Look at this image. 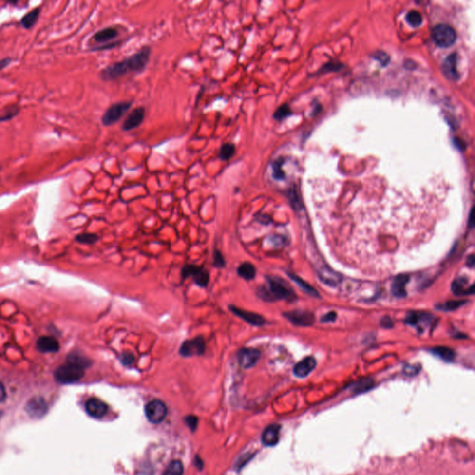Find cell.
<instances>
[{"label":"cell","mask_w":475,"mask_h":475,"mask_svg":"<svg viewBox=\"0 0 475 475\" xmlns=\"http://www.w3.org/2000/svg\"><path fill=\"white\" fill-rule=\"evenodd\" d=\"M466 301H449L447 302L446 304H439L437 307V309H440V310L443 311H453L456 310V308L460 307L461 305H463L465 304Z\"/></svg>","instance_id":"obj_33"},{"label":"cell","mask_w":475,"mask_h":475,"mask_svg":"<svg viewBox=\"0 0 475 475\" xmlns=\"http://www.w3.org/2000/svg\"><path fill=\"white\" fill-rule=\"evenodd\" d=\"M237 272H238V275L240 277H242L244 280H247V281L252 280L256 274V270H255V267L253 266V265H252L251 263L247 262L242 264L238 267Z\"/></svg>","instance_id":"obj_25"},{"label":"cell","mask_w":475,"mask_h":475,"mask_svg":"<svg viewBox=\"0 0 475 475\" xmlns=\"http://www.w3.org/2000/svg\"><path fill=\"white\" fill-rule=\"evenodd\" d=\"M260 351L254 348H243L238 352V360L243 369L253 367L260 359Z\"/></svg>","instance_id":"obj_11"},{"label":"cell","mask_w":475,"mask_h":475,"mask_svg":"<svg viewBox=\"0 0 475 475\" xmlns=\"http://www.w3.org/2000/svg\"><path fill=\"white\" fill-rule=\"evenodd\" d=\"M409 281V278L407 275H399L392 284L391 291L392 293L398 297V298H403L407 296V291H406V285Z\"/></svg>","instance_id":"obj_20"},{"label":"cell","mask_w":475,"mask_h":475,"mask_svg":"<svg viewBox=\"0 0 475 475\" xmlns=\"http://www.w3.org/2000/svg\"><path fill=\"white\" fill-rule=\"evenodd\" d=\"M267 285L258 289L257 294L264 301L274 302L277 300L292 301L296 299L293 290L280 278L267 277Z\"/></svg>","instance_id":"obj_3"},{"label":"cell","mask_w":475,"mask_h":475,"mask_svg":"<svg viewBox=\"0 0 475 475\" xmlns=\"http://www.w3.org/2000/svg\"><path fill=\"white\" fill-rule=\"evenodd\" d=\"M317 366L316 359L312 357H307L297 363L293 368V373L298 378H304L308 376Z\"/></svg>","instance_id":"obj_15"},{"label":"cell","mask_w":475,"mask_h":475,"mask_svg":"<svg viewBox=\"0 0 475 475\" xmlns=\"http://www.w3.org/2000/svg\"><path fill=\"white\" fill-rule=\"evenodd\" d=\"M132 106V101H120L112 104L101 117V123L105 126H114Z\"/></svg>","instance_id":"obj_6"},{"label":"cell","mask_w":475,"mask_h":475,"mask_svg":"<svg viewBox=\"0 0 475 475\" xmlns=\"http://www.w3.org/2000/svg\"><path fill=\"white\" fill-rule=\"evenodd\" d=\"M37 345L38 349L42 353H55L59 349L58 341L50 336L40 337L37 342Z\"/></svg>","instance_id":"obj_19"},{"label":"cell","mask_w":475,"mask_h":475,"mask_svg":"<svg viewBox=\"0 0 475 475\" xmlns=\"http://www.w3.org/2000/svg\"><path fill=\"white\" fill-rule=\"evenodd\" d=\"M320 279L325 284H329L331 286L337 285L340 282L339 275L327 268L325 270H321L320 272Z\"/></svg>","instance_id":"obj_27"},{"label":"cell","mask_w":475,"mask_h":475,"mask_svg":"<svg viewBox=\"0 0 475 475\" xmlns=\"http://www.w3.org/2000/svg\"><path fill=\"white\" fill-rule=\"evenodd\" d=\"M145 114L146 110L144 107H136L134 110H132V112L128 114V116L126 117V120L122 125V129L124 131H130L136 129L144 122Z\"/></svg>","instance_id":"obj_10"},{"label":"cell","mask_w":475,"mask_h":475,"mask_svg":"<svg viewBox=\"0 0 475 475\" xmlns=\"http://www.w3.org/2000/svg\"><path fill=\"white\" fill-rule=\"evenodd\" d=\"M6 398V390L2 383H0V403Z\"/></svg>","instance_id":"obj_44"},{"label":"cell","mask_w":475,"mask_h":475,"mask_svg":"<svg viewBox=\"0 0 475 475\" xmlns=\"http://www.w3.org/2000/svg\"><path fill=\"white\" fill-rule=\"evenodd\" d=\"M186 422H187L188 426L190 427L191 430L194 431L198 425V418L194 417V416H189V417L186 418Z\"/></svg>","instance_id":"obj_39"},{"label":"cell","mask_w":475,"mask_h":475,"mask_svg":"<svg viewBox=\"0 0 475 475\" xmlns=\"http://www.w3.org/2000/svg\"><path fill=\"white\" fill-rule=\"evenodd\" d=\"M225 259L222 253L219 251H214L213 252V266L216 267H223L225 266Z\"/></svg>","instance_id":"obj_37"},{"label":"cell","mask_w":475,"mask_h":475,"mask_svg":"<svg viewBox=\"0 0 475 475\" xmlns=\"http://www.w3.org/2000/svg\"><path fill=\"white\" fill-rule=\"evenodd\" d=\"M152 53L150 46H144L131 56L114 62L102 69L99 77L103 81H114L130 74H139L145 70Z\"/></svg>","instance_id":"obj_1"},{"label":"cell","mask_w":475,"mask_h":475,"mask_svg":"<svg viewBox=\"0 0 475 475\" xmlns=\"http://www.w3.org/2000/svg\"><path fill=\"white\" fill-rule=\"evenodd\" d=\"M121 29L115 26H108L103 29L97 31L91 38V41L94 43V47L91 48L92 51L106 50L111 49L121 44V41H115L121 35Z\"/></svg>","instance_id":"obj_4"},{"label":"cell","mask_w":475,"mask_h":475,"mask_svg":"<svg viewBox=\"0 0 475 475\" xmlns=\"http://www.w3.org/2000/svg\"><path fill=\"white\" fill-rule=\"evenodd\" d=\"M452 291L456 295L474 294L475 293V284L468 286V281L466 279L457 278L452 283Z\"/></svg>","instance_id":"obj_21"},{"label":"cell","mask_w":475,"mask_h":475,"mask_svg":"<svg viewBox=\"0 0 475 475\" xmlns=\"http://www.w3.org/2000/svg\"><path fill=\"white\" fill-rule=\"evenodd\" d=\"M284 316L296 326H311L314 323V315L308 311L295 310L285 313Z\"/></svg>","instance_id":"obj_12"},{"label":"cell","mask_w":475,"mask_h":475,"mask_svg":"<svg viewBox=\"0 0 475 475\" xmlns=\"http://www.w3.org/2000/svg\"><path fill=\"white\" fill-rule=\"evenodd\" d=\"M281 425L274 423L266 427L262 434V442L265 446H274L280 440Z\"/></svg>","instance_id":"obj_17"},{"label":"cell","mask_w":475,"mask_h":475,"mask_svg":"<svg viewBox=\"0 0 475 475\" xmlns=\"http://www.w3.org/2000/svg\"><path fill=\"white\" fill-rule=\"evenodd\" d=\"M431 319H432V317H430V315L418 313V312H410L407 314V318H406V323L411 325V326L418 327L419 324H421V322L429 324L431 322Z\"/></svg>","instance_id":"obj_23"},{"label":"cell","mask_w":475,"mask_h":475,"mask_svg":"<svg viewBox=\"0 0 475 475\" xmlns=\"http://www.w3.org/2000/svg\"><path fill=\"white\" fill-rule=\"evenodd\" d=\"M183 279L188 277H192L195 283L200 287H206L209 283V273L203 266H198L194 265H186L181 270Z\"/></svg>","instance_id":"obj_7"},{"label":"cell","mask_w":475,"mask_h":475,"mask_svg":"<svg viewBox=\"0 0 475 475\" xmlns=\"http://www.w3.org/2000/svg\"><path fill=\"white\" fill-rule=\"evenodd\" d=\"M135 361V357L133 354L131 353H124L121 357V362L125 365V366H130L134 363Z\"/></svg>","instance_id":"obj_38"},{"label":"cell","mask_w":475,"mask_h":475,"mask_svg":"<svg viewBox=\"0 0 475 475\" xmlns=\"http://www.w3.org/2000/svg\"><path fill=\"white\" fill-rule=\"evenodd\" d=\"M470 222H471V228H473V226H474V217H473V211L471 212V214H470Z\"/></svg>","instance_id":"obj_46"},{"label":"cell","mask_w":475,"mask_h":475,"mask_svg":"<svg viewBox=\"0 0 475 475\" xmlns=\"http://www.w3.org/2000/svg\"><path fill=\"white\" fill-rule=\"evenodd\" d=\"M46 401L41 398H34L26 405V411L31 417L40 418L47 412Z\"/></svg>","instance_id":"obj_16"},{"label":"cell","mask_w":475,"mask_h":475,"mask_svg":"<svg viewBox=\"0 0 475 475\" xmlns=\"http://www.w3.org/2000/svg\"><path fill=\"white\" fill-rule=\"evenodd\" d=\"M235 152H236V147L233 143L230 142L224 143L223 145L220 147L218 158L221 161H228L234 156Z\"/></svg>","instance_id":"obj_28"},{"label":"cell","mask_w":475,"mask_h":475,"mask_svg":"<svg viewBox=\"0 0 475 475\" xmlns=\"http://www.w3.org/2000/svg\"><path fill=\"white\" fill-rule=\"evenodd\" d=\"M183 475V464L179 460H173L166 468L163 475Z\"/></svg>","instance_id":"obj_30"},{"label":"cell","mask_w":475,"mask_h":475,"mask_svg":"<svg viewBox=\"0 0 475 475\" xmlns=\"http://www.w3.org/2000/svg\"><path fill=\"white\" fill-rule=\"evenodd\" d=\"M89 366V361L83 356L73 354L69 356L67 362L56 369L54 376L60 383H73L83 378L85 369Z\"/></svg>","instance_id":"obj_2"},{"label":"cell","mask_w":475,"mask_h":475,"mask_svg":"<svg viewBox=\"0 0 475 475\" xmlns=\"http://www.w3.org/2000/svg\"><path fill=\"white\" fill-rule=\"evenodd\" d=\"M432 38L440 48H449L456 42V31L448 24H438L432 31Z\"/></svg>","instance_id":"obj_5"},{"label":"cell","mask_w":475,"mask_h":475,"mask_svg":"<svg viewBox=\"0 0 475 475\" xmlns=\"http://www.w3.org/2000/svg\"><path fill=\"white\" fill-rule=\"evenodd\" d=\"M467 265L470 266H472V267L474 266V265H475V256L474 255H471L470 256V259L467 261Z\"/></svg>","instance_id":"obj_45"},{"label":"cell","mask_w":475,"mask_h":475,"mask_svg":"<svg viewBox=\"0 0 475 475\" xmlns=\"http://www.w3.org/2000/svg\"><path fill=\"white\" fill-rule=\"evenodd\" d=\"M373 385V380L371 379H365L359 382H357L354 386V391L356 393H359V392H364V391H367L369 390L370 388L372 387Z\"/></svg>","instance_id":"obj_35"},{"label":"cell","mask_w":475,"mask_h":475,"mask_svg":"<svg viewBox=\"0 0 475 475\" xmlns=\"http://www.w3.org/2000/svg\"><path fill=\"white\" fill-rule=\"evenodd\" d=\"M229 309L232 311L236 316H238L239 318H241L242 320L246 321L247 323L251 324L252 326L260 327V326L265 325V323H266V320L258 314L249 312V311L243 310V309L238 308V307L233 306V305L229 306Z\"/></svg>","instance_id":"obj_13"},{"label":"cell","mask_w":475,"mask_h":475,"mask_svg":"<svg viewBox=\"0 0 475 475\" xmlns=\"http://www.w3.org/2000/svg\"><path fill=\"white\" fill-rule=\"evenodd\" d=\"M41 12V8H36L34 10L27 12L21 19H20V24L24 29H31L33 26L36 25V23L38 20L39 15Z\"/></svg>","instance_id":"obj_22"},{"label":"cell","mask_w":475,"mask_h":475,"mask_svg":"<svg viewBox=\"0 0 475 475\" xmlns=\"http://www.w3.org/2000/svg\"><path fill=\"white\" fill-rule=\"evenodd\" d=\"M380 325L381 327L383 328H386V329H390L394 326V323H393V320H391L390 317H384L381 321H380Z\"/></svg>","instance_id":"obj_41"},{"label":"cell","mask_w":475,"mask_h":475,"mask_svg":"<svg viewBox=\"0 0 475 475\" xmlns=\"http://www.w3.org/2000/svg\"><path fill=\"white\" fill-rule=\"evenodd\" d=\"M288 275H289V277L291 278V280H292L293 282H295V283H296V284H297V285L300 287L301 289H302L303 291H305L307 294H309V295H311V296H314V297H320V295H319L318 291H316V290H315L313 287H311L309 284H307L306 282H304V281H303L301 278H299L298 276H296V275H294V274H291V273H289Z\"/></svg>","instance_id":"obj_26"},{"label":"cell","mask_w":475,"mask_h":475,"mask_svg":"<svg viewBox=\"0 0 475 475\" xmlns=\"http://www.w3.org/2000/svg\"><path fill=\"white\" fill-rule=\"evenodd\" d=\"M418 369H419L417 368L416 366H407L404 369V372L407 375H415V374H417Z\"/></svg>","instance_id":"obj_42"},{"label":"cell","mask_w":475,"mask_h":475,"mask_svg":"<svg viewBox=\"0 0 475 475\" xmlns=\"http://www.w3.org/2000/svg\"><path fill=\"white\" fill-rule=\"evenodd\" d=\"M20 108L18 105H11L9 106L5 111L0 114V123H4L10 121L12 118L17 116L19 114Z\"/></svg>","instance_id":"obj_29"},{"label":"cell","mask_w":475,"mask_h":475,"mask_svg":"<svg viewBox=\"0 0 475 475\" xmlns=\"http://www.w3.org/2000/svg\"><path fill=\"white\" fill-rule=\"evenodd\" d=\"M11 60H12L11 58H5L0 59V71L8 67L11 63Z\"/></svg>","instance_id":"obj_43"},{"label":"cell","mask_w":475,"mask_h":475,"mask_svg":"<svg viewBox=\"0 0 475 475\" xmlns=\"http://www.w3.org/2000/svg\"><path fill=\"white\" fill-rule=\"evenodd\" d=\"M431 352L439 359H443L446 362H451L455 359V352L445 346H437L431 350Z\"/></svg>","instance_id":"obj_24"},{"label":"cell","mask_w":475,"mask_h":475,"mask_svg":"<svg viewBox=\"0 0 475 475\" xmlns=\"http://www.w3.org/2000/svg\"><path fill=\"white\" fill-rule=\"evenodd\" d=\"M443 72L446 77L452 81H456L459 76L456 71V55L451 54L445 59L443 63Z\"/></svg>","instance_id":"obj_18"},{"label":"cell","mask_w":475,"mask_h":475,"mask_svg":"<svg viewBox=\"0 0 475 475\" xmlns=\"http://www.w3.org/2000/svg\"><path fill=\"white\" fill-rule=\"evenodd\" d=\"M205 352V341L202 336L185 341L181 344L179 354L184 358L202 356Z\"/></svg>","instance_id":"obj_8"},{"label":"cell","mask_w":475,"mask_h":475,"mask_svg":"<svg viewBox=\"0 0 475 475\" xmlns=\"http://www.w3.org/2000/svg\"><path fill=\"white\" fill-rule=\"evenodd\" d=\"M282 164H283L282 159H278L272 164L273 177L277 180H282V179H284V177H285V175L282 171Z\"/></svg>","instance_id":"obj_32"},{"label":"cell","mask_w":475,"mask_h":475,"mask_svg":"<svg viewBox=\"0 0 475 475\" xmlns=\"http://www.w3.org/2000/svg\"><path fill=\"white\" fill-rule=\"evenodd\" d=\"M86 410L89 416L100 418L105 416L108 411V407L103 401L97 398H90L86 404Z\"/></svg>","instance_id":"obj_14"},{"label":"cell","mask_w":475,"mask_h":475,"mask_svg":"<svg viewBox=\"0 0 475 475\" xmlns=\"http://www.w3.org/2000/svg\"><path fill=\"white\" fill-rule=\"evenodd\" d=\"M335 320H336V313L335 312H330V313H328L322 317L321 321L326 323V322H332Z\"/></svg>","instance_id":"obj_40"},{"label":"cell","mask_w":475,"mask_h":475,"mask_svg":"<svg viewBox=\"0 0 475 475\" xmlns=\"http://www.w3.org/2000/svg\"><path fill=\"white\" fill-rule=\"evenodd\" d=\"M76 241L78 243H86V244H92L95 243L97 241V235L95 234H81L76 237Z\"/></svg>","instance_id":"obj_36"},{"label":"cell","mask_w":475,"mask_h":475,"mask_svg":"<svg viewBox=\"0 0 475 475\" xmlns=\"http://www.w3.org/2000/svg\"><path fill=\"white\" fill-rule=\"evenodd\" d=\"M146 417L152 423H160L165 419L167 407L161 400H153L149 402L145 407Z\"/></svg>","instance_id":"obj_9"},{"label":"cell","mask_w":475,"mask_h":475,"mask_svg":"<svg viewBox=\"0 0 475 475\" xmlns=\"http://www.w3.org/2000/svg\"><path fill=\"white\" fill-rule=\"evenodd\" d=\"M291 109L290 107L288 106L287 104H284V105H282L280 108H278L276 110V112L274 113V119L277 120V121H282L283 119L287 118L291 114Z\"/></svg>","instance_id":"obj_34"},{"label":"cell","mask_w":475,"mask_h":475,"mask_svg":"<svg viewBox=\"0 0 475 475\" xmlns=\"http://www.w3.org/2000/svg\"><path fill=\"white\" fill-rule=\"evenodd\" d=\"M407 22L413 26V27H418L422 23V16L417 10H411L407 14Z\"/></svg>","instance_id":"obj_31"}]
</instances>
